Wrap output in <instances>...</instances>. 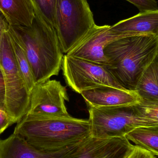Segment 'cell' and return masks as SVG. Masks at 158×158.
Segmentation results:
<instances>
[{"mask_svg":"<svg viewBox=\"0 0 158 158\" xmlns=\"http://www.w3.org/2000/svg\"><path fill=\"white\" fill-rule=\"evenodd\" d=\"M8 31L24 50L35 84L58 75L64 55L56 31L37 12L30 25L10 26Z\"/></svg>","mask_w":158,"mask_h":158,"instance_id":"1","label":"cell"},{"mask_svg":"<svg viewBox=\"0 0 158 158\" xmlns=\"http://www.w3.org/2000/svg\"><path fill=\"white\" fill-rule=\"evenodd\" d=\"M107 68L126 90L135 91L138 81L158 56V35L125 36L109 43L104 49Z\"/></svg>","mask_w":158,"mask_h":158,"instance_id":"2","label":"cell"},{"mask_svg":"<svg viewBox=\"0 0 158 158\" xmlns=\"http://www.w3.org/2000/svg\"><path fill=\"white\" fill-rule=\"evenodd\" d=\"M13 133L37 149L51 151L61 149L91 136L89 119L35 118L25 115L17 123Z\"/></svg>","mask_w":158,"mask_h":158,"instance_id":"3","label":"cell"},{"mask_svg":"<svg viewBox=\"0 0 158 158\" xmlns=\"http://www.w3.org/2000/svg\"><path fill=\"white\" fill-rule=\"evenodd\" d=\"M89 112L91 136L100 139L124 137L137 127L158 125V104L89 107Z\"/></svg>","mask_w":158,"mask_h":158,"instance_id":"4","label":"cell"},{"mask_svg":"<svg viewBox=\"0 0 158 158\" xmlns=\"http://www.w3.org/2000/svg\"><path fill=\"white\" fill-rule=\"evenodd\" d=\"M96 25L87 0H57L54 27L63 53L70 52Z\"/></svg>","mask_w":158,"mask_h":158,"instance_id":"5","label":"cell"},{"mask_svg":"<svg viewBox=\"0 0 158 158\" xmlns=\"http://www.w3.org/2000/svg\"><path fill=\"white\" fill-rule=\"evenodd\" d=\"M0 68L5 86L6 111L17 123L27 113L30 92L17 66L8 31L0 41Z\"/></svg>","mask_w":158,"mask_h":158,"instance_id":"6","label":"cell"},{"mask_svg":"<svg viewBox=\"0 0 158 158\" xmlns=\"http://www.w3.org/2000/svg\"><path fill=\"white\" fill-rule=\"evenodd\" d=\"M61 69L67 85L79 94L103 85L126 90L113 77L105 65L66 54L63 56Z\"/></svg>","mask_w":158,"mask_h":158,"instance_id":"7","label":"cell"},{"mask_svg":"<svg viewBox=\"0 0 158 158\" xmlns=\"http://www.w3.org/2000/svg\"><path fill=\"white\" fill-rule=\"evenodd\" d=\"M66 101H69L66 87L59 81L49 79L36 84L31 91L25 115L35 118H70Z\"/></svg>","mask_w":158,"mask_h":158,"instance_id":"8","label":"cell"},{"mask_svg":"<svg viewBox=\"0 0 158 158\" xmlns=\"http://www.w3.org/2000/svg\"><path fill=\"white\" fill-rule=\"evenodd\" d=\"M110 26H97L94 27L66 55L107 65L104 49L109 43L119 38L133 34H119L112 32Z\"/></svg>","mask_w":158,"mask_h":158,"instance_id":"9","label":"cell"},{"mask_svg":"<svg viewBox=\"0 0 158 158\" xmlns=\"http://www.w3.org/2000/svg\"><path fill=\"white\" fill-rule=\"evenodd\" d=\"M133 145L125 137H88L68 158H125Z\"/></svg>","mask_w":158,"mask_h":158,"instance_id":"10","label":"cell"},{"mask_svg":"<svg viewBox=\"0 0 158 158\" xmlns=\"http://www.w3.org/2000/svg\"><path fill=\"white\" fill-rule=\"evenodd\" d=\"M84 140L58 150L43 151L31 145L19 135L13 133L8 138L0 140V158H68Z\"/></svg>","mask_w":158,"mask_h":158,"instance_id":"11","label":"cell"},{"mask_svg":"<svg viewBox=\"0 0 158 158\" xmlns=\"http://www.w3.org/2000/svg\"><path fill=\"white\" fill-rule=\"evenodd\" d=\"M81 94L89 107H107L142 102L135 91L122 90L108 85L83 91Z\"/></svg>","mask_w":158,"mask_h":158,"instance_id":"12","label":"cell"},{"mask_svg":"<svg viewBox=\"0 0 158 158\" xmlns=\"http://www.w3.org/2000/svg\"><path fill=\"white\" fill-rule=\"evenodd\" d=\"M112 32L119 34L158 35V11L140 13L110 26Z\"/></svg>","mask_w":158,"mask_h":158,"instance_id":"13","label":"cell"},{"mask_svg":"<svg viewBox=\"0 0 158 158\" xmlns=\"http://www.w3.org/2000/svg\"><path fill=\"white\" fill-rule=\"evenodd\" d=\"M0 10L12 26H29L35 15L32 0H0Z\"/></svg>","mask_w":158,"mask_h":158,"instance_id":"14","label":"cell"},{"mask_svg":"<svg viewBox=\"0 0 158 158\" xmlns=\"http://www.w3.org/2000/svg\"><path fill=\"white\" fill-rule=\"evenodd\" d=\"M158 56L147 67L136 85L135 92L142 101L158 104Z\"/></svg>","mask_w":158,"mask_h":158,"instance_id":"15","label":"cell"},{"mask_svg":"<svg viewBox=\"0 0 158 158\" xmlns=\"http://www.w3.org/2000/svg\"><path fill=\"white\" fill-rule=\"evenodd\" d=\"M124 137L139 146L158 155V125L137 127L125 135Z\"/></svg>","mask_w":158,"mask_h":158,"instance_id":"16","label":"cell"},{"mask_svg":"<svg viewBox=\"0 0 158 158\" xmlns=\"http://www.w3.org/2000/svg\"><path fill=\"white\" fill-rule=\"evenodd\" d=\"M8 32L10 36L11 46L17 66L30 93L31 91L35 85V83L29 63L21 45L8 31Z\"/></svg>","mask_w":158,"mask_h":158,"instance_id":"17","label":"cell"},{"mask_svg":"<svg viewBox=\"0 0 158 158\" xmlns=\"http://www.w3.org/2000/svg\"><path fill=\"white\" fill-rule=\"evenodd\" d=\"M32 2L35 11L54 27L57 0H32Z\"/></svg>","mask_w":158,"mask_h":158,"instance_id":"18","label":"cell"},{"mask_svg":"<svg viewBox=\"0 0 158 158\" xmlns=\"http://www.w3.org/2000/svg\"><path fill=\"white\" fill-rule=\"evenodd\" d=\"M134 5L140 12L158 11L157 0H126Z\"/></svg>","mask_w":158,"mask_h":158,"instance_id":"19","label":"cell"},{"mask_svg":"<svg viewBox=\"0 0 158 158\" xmlns=\"http://www.w3.org/2000/svg\"><path fill=\"white\" fill-rule=\"evenodd\" d=\"M125 158H157L152 152L137 145H134L132 149Z\"/></svg>","mask_w":158,"mask_h":158,"instance_id":"20","label":"cell"},{"mask_svg":"<svg viewBox=\"0 0 158 158\" xmlns=\"http://www.w3.org/2000/svg\"><path fill=\"white\" fill-rule=\"evenodd\" d=\"M14 123H15L13 120L5 111L0 110V135Z\"/></svg>","mask_w":158,"mask_h":158,"instance_id":"21","label":"cell"},{"mask_svg":"<svg viewBox=\"0 0 158 158\" xmlns=\"http://www.w3.org/2000/svg\"><path fill=\"white\" fill-rule=\"evenodd\" d=\"M6 91L2 73L0 68V110L6 111Z\"/></svg>","mask_w":158,"mask_h":158,"instance_id":"22","label":"cell"},{"mask_svg":"<svg viewBox=\"0 0 158 158\" xmlns=\"http://www.w3.org/2000/svg\"><path fill=\"white\" fill-rule=\"evenodd\" d=\"M9 27L8 21L0 10V41L3 33L8 31Z\"/></svg>","mask_w":158,"mask_h":158,"instance_id":"23","label":"cell"}]
</instances>
